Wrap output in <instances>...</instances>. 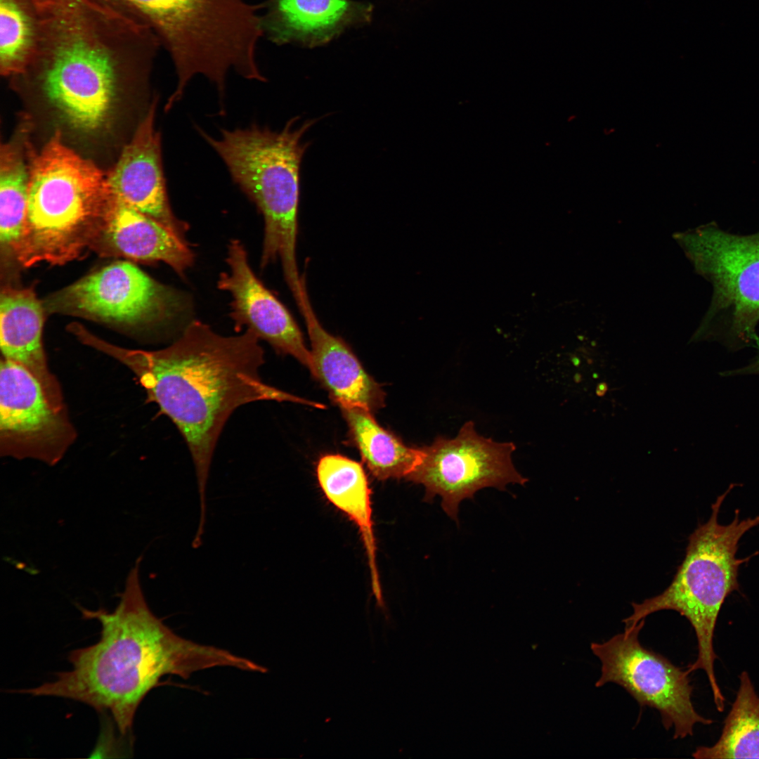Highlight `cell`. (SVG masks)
I'll list each match as a JSON object with an SVG mask.
<instances>
[{"mask_svg":"<svg viewBox=\"0 0 759 759\" xmlns=\"http://www.w3.org/2000/svg\"><path fill=\"white\" fill-rule=\"evenodd\" d=\"M79 339L129 368L148 399L179 429L194 465L201 521L206 520L207 488L215 448L236 409L266 401L325 408L264 381L260 370L264 351L259 337L247 329L238 335L223 336L193 320L174 342L156 351L121 347L86 328Z\"/></svg>","mask_w":759,"mask_h":759,"instance_id":"obj_1","label":"cell"},{"mask_svg":"<svg viewBox=\"0 0 759 759\" xmlns=\"http://www.w3.org/2000/svg\"><path fill=\"white\" fill-rule=\"evenodd\" d=\"M310 339L311 375L340 408L356 407L373 413L384 405L381 386L365 371L349 346L327 331L310 299L299 308Z\"/></svg>","mask_w":759,"mask_h":759,"instance_id":"obj_15","label":"cell"},{"mask_svg":"<svg viewBox=\"0 0 759 759\" xmlns=\"http://www.w3.org/2000/svg\"><path fill=\"white\" fill-rule=\"evenodd\" d=\"M76 438L67 410L56 407L24 367L1 358L0 453L53 466Z\"/></svg>","mask_w":759,"mask_h":759,"instance_id":"obj_11","label":"cell"},{"mask_svg":"<svg viewBox=\"0 0 759 759\" xmlns=\"http://www.w3.org/2000/svg\"><path fill=\"white\" fill-rule=\"evenodd\" d=\"M29 162L16 140L1 144L0 150V242L6 252L14 253L21 239L26 215Z\"/></svg>","mask_w":759,"mask_h":759,"instance_id":"obj_21","label":"cell"},{"mask_svg":"<svg viewBox=\"0 0 759 759\" xmlns=\"http://www.w3.org/2000/svg\"><path fill=\"white\" fill-rule=\"evenodd\" d=\"M740 685L725 719L718 741L712 746H699L696 759L759 758V696L748 673L739 675Z\"/></svg>","mask_w":759,"mask_h":759,"instance_id":"obj_20","label":"cell"},{"mask_svg":"<svg viewBox=\"0 0 759 759\" xmlns=\"http://www.w3.org/2000/svg\"><path fill=\"white\" fill-rule=\"evenodd\" d=\"M46 311L33 287H6L0 295L1 357L28 370L53 404L66 410L60 386L50 371L42 344Z\"/></svg>","mask_w":759,"mask_h":759,"instance_id":"obj_17","label":"cell"},{"mask_svg":"<svg viewBox=\"0 0 759 759\" xmlns=\"http://www.w3.org/2000/svg\"><path fill=\"white\" fill-rule=\"evenodd\" d=\"M316 474L328 500L358 526L368 557L372 592L378 605L384 607L376 565L370 489L361 464L339 454L325 455L317 464Z\"/></svg>","mask_w":759,"mask_h":759,"instance_id":"obj_18","label":"cell"},{"mask_svg":"<svg viewBox=\"0 0 759 759\" xmlns=\"http://www.w3.org/2000/svg\"><path fill=\"white\" fill-rule=\"evenodd\" d=\"M264 32L277 44L324 45L346 29L370 22L372 6L352 0H271Z\"/></svg>","mask_w":759,"mask_h":759,"instance_id":"obj_16","label":"cell"},{"mask_svg":"<svg viewBox=\"0 0 759 759\" xmlns=\"http://www.w3.org/2000/svg\"><path fill=\"white\" fill-rule=\"evenodd\" d=\"M755 347L758 349L757 356L750 363L740 368L723 371L720 373V375L723 377L741 375H759V338L756 342Z\"/></svg>","mask_w":759,"mask_h":759,"instance_id":"obj_23","label":"cell"},{"mask_svg":"<svg viewBox=\"0 0 759 759\" xmlns=\"http://www.w3.org/2000/svg\"><path fill=\"white\" fill-rule=\"evenodd\" d=\"M645 620L590 649L601 663L596 687L612 682L625 689L641 707L659 711L663 727L673 728L675 739L692 736L694 726L713 720L700 715L692 701L689 673L661 654L644 647L639 640Z\"/></svg>","mask_w":759,"mask_h":759,"instance_id":"obj_8","label":"cell"},{"mask_svg":"<svg viewBox=\"0 0 759 759\" xmlns=\"http://www.w3.org/2000/svg\"><path fill=\"white\" fill-rule=\"evenodd\" d=\"M421 448V461L406 479L424 486L425 500L439 495L443 511L455 521L460 503L480 489L505 490L508 484L528 481L512 463L514 444L481 436L472 421L466 422L455 438L438 436Z\"/></svg>","mask_w":759,"mask_h":759,"instance_id":"obj_10","label":"cell"},{"mask_svg":"<svg viewBox=\"0 0 759 759\" xmlns=\"http://www.w3.org/2000/svg\"><path fill=\"white\" fill-rule=\"evenodd\" d=\"M91 250L101 257L162 261L181 276L194 259L186 241L112 195Z\"/></svg>","mask_w":759,"mask_h":759,"instance_id":"obj_14","label":"cell"},{"mask_svg":"<svg viewBox=\"0 0 759 759\" xmlns=\"http://www.w3.org/2000/svg\"><path fill=\"white\" fill-rule=\"evenodd\" d=\"M595 392H596L597 396H599V397L604 396L605 395V394H606V392H604L603 391H601V390H599L598 389H596Z\"/></svg>","mask_w":759,"mask_h":759,"instance_id":"obj_27","label":"cell"},{"mask_svg":"<svg viewBox=\"0 0 759 759\" xmlns=\"http://www.w3.org/2000/svg\"><path fill=\"white\" fill-rule=\"evenodd\" d=\"M571 361H572L573 364V365H575L576 367H578V366H579V365H580V358H578V357H577V356H573V357L571 358Z\"/></svg>","mask_w":759,"mask_h":759,"instance_id":"obj_25","label":"cell"},{"mask_svg":"<svg viewBox=\"0 0 759 759\" xmlns=\"http://www.w3.org/2000/svg\"><path fill=\"white\" fill-rule=\"evenodd\" d=\"M37 20L33 72L73 129L108 122L127 67H148L160 41L145 24L96 0H30Z\"/></svg>","mask_w":759,"mask_h":759,"instance_id":"obj_3","label":"cell"},{"mask_svg":"<svg viewBox=\"0 0 759 759\" xmlns=\"http://www.w3.org/2000/svg\"><path fill=\"white\" fill-rule=\"evenodd\" d=\"M350 438L372 474L379 480L406 478L419 465L422 448L406 445L360 408H340Z\"/></svg>","mask_w":759,"mask_h":759,"instance_id":"obj_19","label":"cell"},{"mask_svg":"<svg viewBox=\"0 0 759 759\" xmlns=\"http://www.w3.org/2000/svg\"><path fill=\"white\" fill-rule=\"evenodd\" d=\"M37 20L30 0H0V72L20 77L33 58Z\"/></svg>","mask_w":759,"mask_h":759,"instance_id":"obj_22","label":"cell"},{"mask_svg":"<svg viewBox=\"0 0 759 759\" xmlns=\"http://www.w3.org/2000/svg\"><path fill=\"white\" fill-rule=\"evenodd\" d=\"M592 377H593L594 379H597V378L598 377V375H597V373H595H595H593V374H592Z\"/></svg>","mask_w":759,"mask_h":759,"instance_id":"obj_28","label":"cell"},{"mask_svg":"<svg viewBox=\"0 0 759 759\" xmlns=\"http://www.w3.org/2000/svg\"><path fill=\"white\" fill-rule=\"evenodd\" d=\"M155 98L117 162L107 174L112 195L186 241L187 223L173 213L164 176L161 138L155 128Z\"/></svg>","mask_w":759,"mask_h":759,"instance_id":"obj_13","label":"cell"},{"mask_svg":"<svg viewBox=\"0 0 759 759\" xmlns=\"http://www.w3.org/2000/svg\"><path fill=\"white\" fill-rule=\"evenodd\" d=\"M111 200L107 175L56 131L29 160L20 254L32 264L51 265L80 258L91 250Z\"/></svg>","mask_w":759,"mask_h":759,"instance_id":"obj_4","label":"cell"},{"mask_svg":"<svg viewBox=\"0 0 759 759\" xmlns=\"http://www.w3.org/2000/svg\"><path fill=\"white\" fill-rule=\"evenodd\" d=\"M733 486L717 498L709 519L689 536L685 557L668 587L641 603L632 602V614L623 621L625 627H632L663 610H673L685 617L695 632L698 648L696 659L687 671H705L717 707L722 706L725 699L714 670L715 625L727 597L739 590L740 565L751 557H736L739 542L748 531L759 525V515L740 520L738 510L731 523H718L722 503Z\"/></svg>","mask_w":759,"mask_h":759,"instance_id":"obj_6","label":"cell"},{"mask_svg":"<svg viewBox=\"0 0 759 759\" xmlns=\"http://www.w3.org/2000/svg\"><path fill=\"white\" fill-rule=\"evenodd\" d=\"M597 389H599L601 391H603L604 392H606L608 391V385L604 382H600L597 385Z\"/></svg>","mask_w":759,"mask_h":759,"instance_id":"obj_24","label":"cell"},{"mask_svg":"<svg viewBox=\"0 0 759 759\" xmlns=\"http://www.w3.org/2000/svg\"><path fill=\"white\" fill-rule=\"evenodd\" d=\"M582 379H583V377H582L581 374H580V373H576L575 375L573 376V380L576 383H580L582 381Z\"/></svg>","mask_w":759,"mask_h":759,"instance_id":"obj_26","label":"cell"},{"mask_svg":"<svg viewBox=\"0 0 759 759\" xmlns=\"http://www.w3.org/2000/svg\"><path fill=\"white\" fill-rule=\"evenodd\" d=\"M42 302L46 313L129 327L167 322L184 306L179 292L127 261H115L94 271Z\"/></svg>","mask_w":759,"mask_h":759,"instance_id":"obj_9","label":"cell"},{"mask_svg":"<svg viewBox=\"0 0 759 759\" xmlns=\"http://www.w3.org/2000/svg\"><path fill=\"white\" fill-rule=\"evenodd\" d=\"M226 263L228 271L220 275L218 287L231 296V318L235 329L245 327L277 352L292 356L311 372V351L299 325L285 305L255 275L239 240H231L228 245Z\"/></svg>","mask_w":759,"mask_h":759,"instance_id":"obj_12","label":"cell"},{"mask_svg":"<svg viewBox=\"0 0 759 759\" xmlns=\"http://www.w3.org/2000/svg\"><path fill=\"white\" fill-rule=\"evenodd\" d=\"M141 559L138 557L129 571L113 611L79 606L84 618L100 622V640L70 653V670L18 692L69 699L108 711L125 735L131 730L138 706L162 677L186 679L195 672L219 666L245 671L255 668L248 659L180 637L157 618L142 590Z\"/></svg>","mask_w":759,"mask_h":759,"instance_id":"obj_2","label":"cell"},{"mask_svg":"<svg viewBox=\"0 0 759 759\" xmlns=\"http://www.w3.org/2000/svg\"><path fill=\"white\" fill-rule=\"evenodd\" d=\"M291 119L280 131L252 124L222 129L212 137L200 135L226 164L233 181L263 216L264 240L260 265L281 263L291 292L301 287L303 276L296 257L299 202V171L309 142L302 138L316 120L295 126Z\"/></svg>","mask_w":759,"mask_h":759,"instance_id":"obj_5","label":"cell"},{"mask_svg":"<svg viewBox=\"0 0 759 759\" xmlns=\"http://www.w3.org/2000/svg\"><path fill=\"white\" fill-rule=\"evenodd\" d=\"M681 240L696 271L713 289L695 338L717 341L734 351L755 346L759 338V231L734 234L711 222L685 233Z\"/></svg>","mask_w":759,"mask_h":759,"instance_id":"obj_7","label":"cell"}]
</instances>
